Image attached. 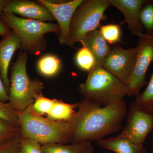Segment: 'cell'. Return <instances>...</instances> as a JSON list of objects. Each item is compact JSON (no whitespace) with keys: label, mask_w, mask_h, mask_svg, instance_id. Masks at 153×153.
<instances>
[{"label":"cell","mask_w":153,"mask_h":153,"mask_svg":"<svg viewBox=\"0 0 153 153\" xmlns=\"http://www.w3.org/2000/svg\"><path fill=\"white\" fill-rule=\"evenodd\" d=\"M77 108L71 121L72 143L101 140L121 128L122 122L127 114L126 105L123 100L102 106L84 98L78 102Z\"/></svg>","instance_id":"6da1fadb"},{"label":"cell","mask_w":153,"mask_h":153,"mask_svg":"<svg viewBox=\"0 0 153 153\" xmlns=\"http://www.w3.org/2000/svg\"><path fill=\"white\" fill-rule=\"evenodd\" d=\"M16 113L22 138L35 140L43 145L72 142L71 122L50 120L36 114L31 105Z\"/></svg>","instance_id":"7a4b0ae2"},{"label":"cell","mask_w":153,"mask_h":153,"mask_svg":"<svg viewBox=\"0 0 153 153\" xmlns=\"http://www.w3.org/2000/svg\"><path fill=\"white\" fill-rule=\"evenodd\" d=\"M0 16L19 37L21 42V51L32 55H39L46 49L45 34L49 33L59 34L60 32L57 24L20 17L6 10H3Z\"/></svg>","instance_id":"3957f363"},{"label":"cell","mask_w":153,"mask_h":153,"mask_svg":"<svg viewBox=\"0 0 153 153\" xmlns=\"http://www.w3.org/2000/svg\"><path fill=\"white\" fill-rule=\"evenodd\" d=\"M28 52L21 51L11 68L8 102L16 111H25L43 95V83L27 71Z\"/></svg>","instance_id":"277c9868"},{"label":"cell","mask_w":153,"mask_h":153,"mask_svg":"<svg viewBox=\"0 0 153 153\" xmlns=\"http://www.w3.org/2000/svg\"><path fill=\"white\" fill-rule=\"evenodd\" d=\"M79 91L85 98L105 106L126 95V84L121 82L102 66H94L85 82L80 84Z\"/></svg>","instance_id":"5b68a950"},{"label":"cell","mask_w":153,"mask_h":153,"mask_svg":"<svg viewBox=\"0 0 153 153\" xmlns=\"http://www.w3.org/2000/svg\"><path fill=\"white\" fill-rule=\"evenodd\" d=\"M110 6L108 0H82L71 18L67 46L80 43L87 33L98 29L100 22L105 19V12Z\"/></svg>","instance_id":"8992f818"},{"label":"cell","mask_w":153,"mask_h":153,"mask_svg":"<svg viewBox=\"0 0 153 153\" xmlns=\"http://www.w3.org/2000/svg\"><path fill=\"white\" fill-rule=\"evenodd\" d=\"M126 118V124L119 135L143 145L148 134L153 130V108L134 102L131 105Z\"/></svg>","instance_id":"52a82bcc"},{"label":"cell","mask_w":153,"mask_h":153,"mask_svg":"<svg viewBox=\"0 0 153 153\" xmlns=\"http://www.w3.org/2000/svg\"><path fill=\"white\" fill-rule=\"evenodd\" d=\"M137 47V56L136 62L126 86V95H138L140 89L147 84L145 77L150 64L153 60V37L144 33L140 35Z\"/></svg>","instance_id":"ba28073f"},{"label":"cell","mask_w":153,"mask_h":153,"mask_svg":"<svg viewBox=\"0 0 153 153\" xmlns=\"http://www.w3.org/2000/svg\"><path fill=\"white\" fill-rule=\"evenodd\" d=\"M137 53V47L129 49L113 47L102 61L101 66L126 85L133 72Z\"/></svg>","instance_id":"9c48e42d"},{"label":"cell","mask_w":153,"mask_h":153,"mask_svg":"<svg viewBox=\"0 0 153 153\" xmlns=\"http://www.w3.org/2000/svg\"><path fill=\"white\" fill-rule=\"evenodd\" d=\"M82 0H72L55 2L48 0H38V2L49 10L60 27L58 40L61 44L68 43L71 18Z\"/></svg>","instance_id":"30bf717a"},{"label":"cell","mask_w":153,"mask_h":153,"mask_svg":"<svg viewBox=\"0 0 153 153\" xmlns=\"http://www.w3.org/2000/svg\"><path fill=\"white\" fill-rule=\"evenodd\" d=\"M146 0H108L111 6L118 9L125 17L121 24L126 23L128 29L134 36L138 37L143 33L140 20V12Z\"/></svg>","instance_id":"8fae6325"},{"label":"cell","mask_w":153,"mask_h":153,"mask_svg":"<svg viewBox=\"0 0 153 153\" xmlns=\"http://www.w3.org/2000/svg\"><path fill=\"white\" fill-rule=\"evenodd\" d=\"M4 10L27 19L42 22H52L54 17L47 8L41 4L28 0H8Z\"/></svg>","instance_id":"7c38bea8"},{"label":"cell","mask_w":153,"mask_h":153,"mask_svg":"<svg viewBox=\"0 0 153 153\" xmlns=\"http://www.w3.org/2000/svg\"><path fill=\"white\" fill-rule=\"evenodd\" d=\"M21 47L20 39L12 30L8 35L0 40V76L8 94L10 87L8 75L10 63L15 52Z\"/></svg>","instance_id":"4fadbf2b"},{"label":"cell","mask_w":153,"mask_h":153,"mask_svg":"<svg viewBox=\"0 0 153 153\" xmlns=\"http://www.w3.org/2000/svg\"><path fill=\"white\" fill-rule=\"evenodd\" d=\"M80 43L93 54L95 59V66H101L102 61L111 49L98 29L87 33Z\"/></svg>","instance_id":"5bb4252c"},{"label":"cell","mask_w":153,"mask_h":153,"mask_svg":"<svg viewBox=\"0 0 153 153\" xmlns=\"http://www.w3.org/2000/svg\"><path fill=\"white\" fill-rule=\"evenodd\" d=\"M97 145L115 153H148L143 145L135 143L119 135L102 140L97 142Z\"/></svg>","instance_id":"9a60e30c"},{"label":"cell","mask_w":153,"mask_h":153,"mask_svg":"<svg viewBox=\"0 0 153 153\" xmlns=\"http://www.w3.org/2000/svg\"><path fill=\"white\" fill-rule=\"evenodd\" d=\"M77 106L78 102L69 104L55 99L54 106L47 115V118L52 121L71 122L75 117Z\"/></svg>","instance_id":"2e32d148"},{"label":"cell","mask_w":153,"mask_h":153,"mask_svg":"<svg viewBox=\"0 0 153 153\" xmlns=\"http://www.w3.org/2000/svg\"><path fill=\"white\" fill-rule=\"evenodd\" d=\"M37 68L39 72L44 76H54L60 70V59L55 55H44L38 60Z\"/></svg>","instance_id":"e0dca14e"},{"label":"cell","mask_w":153,"mask_h":153,"mask_svg":"<svg viewBox=\"0 0 153 153\" xmlns=\"http://www.w3.org/2000/svg\"><path fill=\"white\" fill-rule=\"evenodd\" d=\"M91 143L84 142L66 145L59 143H50L41 146L43 153H79L86 146Z\"/></svg>","instance_id":"ac0fdd59"},{"label":"cell","mask_w":153,"mask_h":153,"mask_svg":"<svg viewBox=\"0 0 153 153\" xmlns=\"http://www.w3.org/2000/svg\"><path fill=\"white\" fill-rule=\"evenodd\" d=\"M140 20L145 35L153 37V0H146L140 12Z\"/></svg>","instance_id":"d6986e66"},{"label":"cell","mask_w":153,"mask_h":153,"mask_svg":"<svg viewBox=\"0 0 153 153\" xmlns=\"http://www.w3.org/2000/svg\"><path fill=\"white\" fill-rule=\"evenodd\" d=\"M75 61L80 69L89 72L95 66V59L93 54L86 47H82L77 51Z\"/></svg>","instance_id":"ffe728a7"},{"label":"cell","mask_w":153,"mask_h":153,"mask_svg":"<svg viewBox=\"0 0 153 153\" xmlns=\"http://www.w3.org/2000/svg\"><path fill=\"white\" fill-rule=\"evenodd\" d=\"M99 31L104 40L108 44H117L121 39V30L119 25L115 24L103 25L100 27Z\"/></svg>","instance_id":"44dd1931"},{"label":"cell","mask_w":153,"mask_h":153,"mask_svg":"<svg viewBox=\"0 0 153 153\" xmlns=\"http://www.w3.org/2000/svg\"><path fill=\"white\" fill-rule=\"evenodd\" d=\"M55 99H50L41 95L37 97L33 104L32 109L37 114L43 116L48 114L52 109L55 103Z\"/></svg>","instance_id":"7402d4cb"},{"label":"cell","mask_w":153,"mask_h":153,"mask_svg":"<svg viewBox=\"0 0 153 153\" xmlns=\"http://www.w3.org/2000/svg\"><path fill=\"white\" fill-rule=\"evenodd\" d=\"M20 134L19 127L0 119V145Z\"/></svg>","instance_id":"603a6c76"},{"label":"cell","mask_w":153,"mask_h":153,"mask_svg":"<svg viewBox=\"0 0 153 153\" xmlns=\"http://www.w3.org/2000/svg\"><path fill=\"white\" fill-rule=\"evenodd\" d=\"M0 119L20 127L16 111L8 102L0 101Z\"/></svg>","instance_id":"cb8c5ba5"},{"label":"cell","mask_w":153,"mask_h":153,"mask_svg":"<svg viewBox=\"0 0 153 153\" xmlns=\"http://www.w3.org/2000/svg\"><path fill=\"white\" fill-rule=\"evenodd\" d=\"M137 103L153 108V73L145 90L137 96Z\"/></svg>","instance_id":"d4e9b609"},{"label":"cell","mask_w":153,"mask_h":153,"mask_svg":"<svg viewBox=\"0 0 153 153\" xmlns=\"http://www.w3.org/2000/svg\"><path fill=\"white\" fill-rule=\"evenodd\" d=\"M37 141L22 137L20 142V153H43L41 146Z\"/></svg>","instance_id":"484cf974"},{"label":"cell","mask_w":153,"mask_h":153,"mask_svg":"<svg viewBox=\"0 0 153 153\" xmlns=\"http://www.w3.org/2000/svg\"><path fill=\"white\" fill-rule=\"evenodd\" d=\"M21 134L12 138L0 145V153H20Z\"/></svg>","instance_id":"4316f807"},{"label":"cell","mask_w":153,"mask_h":153,"mask_svg":"<svg viewBox=\"0 0 153 153\" xmlns=\"http://www.w3.org/2000/svg\"><path fill=\"white\" fill-rule=\"evenodd\" d=\"M0 101L4 102H7L9 101L8 94L3 83L1 78L0 76Z\"/></svg>","instance_id":"83f0119b"},{"label":"cell","mask_w":153,"mask_h":153,"mask_svg":"<svg viewBox=\"0 0 153 153\" xmlns=\"http://www.w3.org/2000/svg\"><path fill=\"white\" fill-rule=\"evenodd\" d=\"M11 30L7 26L0 16V36L2 38L5 37L10 33Z\"/></svg>","instance_id":"f1b7e54d"},{"label":"cell","mask_w":153,"mask_h":153,"mask_svg":"<svg viewBox=\"0 0 153 153\" xmlns=\"http://www.w3.org/2000/svg\"><path fill=\"white\" fill-rule=\"evenodd\" d=\"M79 153H94L93 148L91 146V143L86 146Z\"/></svg>","instance_id":"f546056e"},{"label":"cell","mask_w":153,"mask_h":153,"mask_svg":"<svg viewBox=\"0 0 153 153\" xmlns=\"http://www.w3.org/2000/svg\"><path fill=\"white\" fill-rule=\"evenodd\" d=\"M8 0H0V16L2 14Z\"/></svg>","instance_id":"4dcf8cb0"},{"label":"cell","mask_w":153,"mask_h":153,"mask_svg":"<svg viewBox=\"0 0 153 153\" xmlns=\"http://www.w3.org/2000/svg\"><path fill=\"white\" fill-rule=\"evenodd\" d=\"M152 145H153V152H152V153H153V141H152Z\"/></svg>","instance_id":"1f68e13d"}]
</instances>
